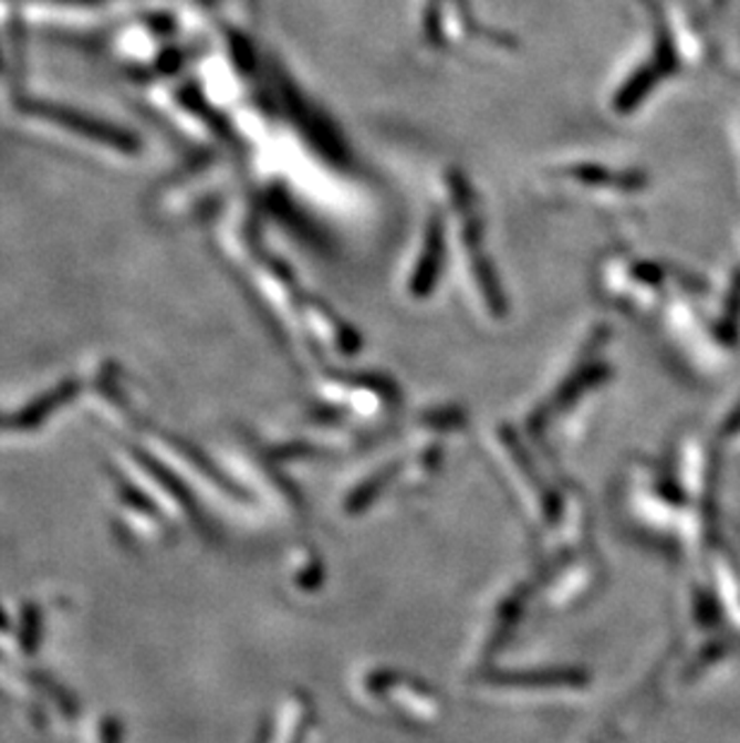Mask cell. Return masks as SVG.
I'll return each mask as SVG.
<instances>
[{"mask_svg":"<svg viewBox=\"0 0 740 743\" xmlns=\"http://www.w3.org/2000/svg\"><path fill=\"white\" fill-rule=\"evenodd\" d=\"M27 108H30L32 116L49 118V121L59 123V126H65L77 135L90 137V140L106 143L111 147H116L118 153H135V149H137V140H135V137H131L128 133H123L114 126H106V123H102V121L73 114L70 108L44 104V102H32V104H27Z\"/></svg>","mask_w":740,"mask_h":743,"instance_id":"obj_1","label":"cell"}]
</instances>
